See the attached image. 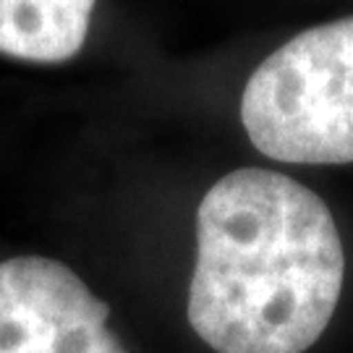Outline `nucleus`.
<instances>
[{
  "label": "nucleus",
  "instance_id": "2",
  "mask_svg": "<svg viewBox=\"0 0 353 353\" xmlns=\"http://www.w3.org/2000/svg\"><path fill=\"white\" fill-rule=\"evenodd\" d=\"M241 123L280 163H353V16L303 29L267 55L243 87Z\"/></svg>",
  "mask_w": 353,
  "mask_h": 353
},
{
  "label": "nucleus",
  "instance_id": "3",
  "mask_svg": "<svg viewBox=\"0 0 353 353\" xmlns=\"http://www.w3.org/2000/svg\"><path fill=\"white\" fill-rule=\"evenodd\" d=\"M110 306L48 256L0 262V353H126Z\"/></svg>",
  "mask_w": 353,
  "mask_h": 353
},
{
  "label": "nucleus",
  "instance_id": "1",
  "mask_svg": "<svg viewBox=\"0 0 353 353\" xmlns=\"http://www.w3.org/2000/svg\"><path fill=\"white\" fill-rule=\"evenodd\" d=\"M343 275L327 204L296 178L241 168L196 210L191 330L217 353H303L335 314Z\"/></svg>",
  "mask_w": 353,
  "mask_h": 353
},
{
  "label": "nucleus",
  "instance_id": "4",
  "mask_svg": "<svg viewBox=\"0 0 353 353\" xmlns=\"http://www.w3.org/2000/svg\"><path fill=\"white\" fill-rule=\"evenodd\" d=\"M97 0H0V55L63 63L84 48Z\"/></svg>",
  "mask_w": 353,
  "mask_h": 353
}]
</instances>
